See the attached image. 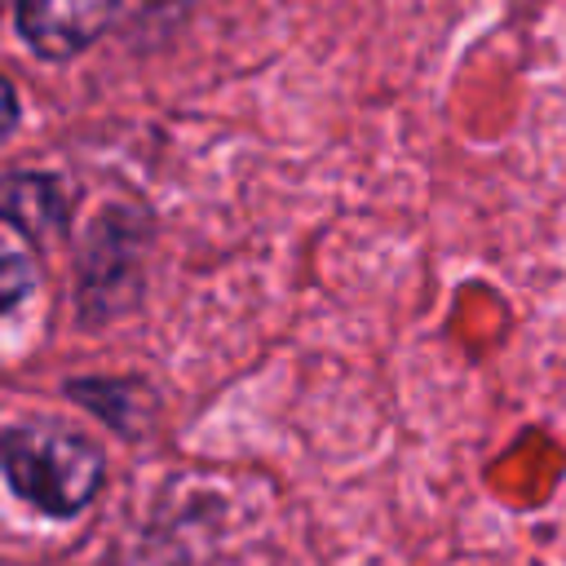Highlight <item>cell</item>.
Instances as JSON below:
<instances>
[{
  "label": "cell",
  "instance_id": "6da1fadb",
  "mask_svg": "<svg viewBox=\"0 0 566 566\" xmlns=\"http://www.w3.org/2000/svg\"><path fill=\"white\" fill-rule=\"evenodd\" d=\"M4 486L49 522L88 513L106 486V451L62 420H13L0 438Z\"/></svg>",
  "mask_w": 566,
  "mask_h": 566
},
{
  "label": "cell",
  "instance_id": "7a4b0ae2",
  "mask_svg": "<svg viewBox=\"0 0 566 566\" xmlns=\"http://www.w3.org/2000/svg\"><path fill=\"white\" fill-rule=\"evenodd\" d=\"M155 217L137 203H106L75 239V318L106 327L142 310Z\"/></svg>",
  "mask_w": 566,
  "mask_h": 566
},
{
  "label": "cell",
  "instance_id": "3957f363",
  "mask_svg": "<svg viewBox=\"0 0 566 566\" xmlns=\"http://www.w3.org/2000/svg\"><path fill=\"white\" fill-rule=\"evenodd\" d=\"M124 0H13V35L40 62L84 57L119 18Z\"/></svg>",
  "mask_w": 566,
  "mask_h": 566
},
{
  "label": "cell",
  "instance_id": "277c9868",
  "mask_svg": "<svg viewBox=\"0 0 566 566\" xmlns=\"http://www.w3.org/2000/svg\"><path fill=\"white\" fill-rule=\"evenodd\" d=\"M0 217L4 230H13L31 248H49L57 239H71L75 221V190L44 168H9L0 186Z\"/></svg>",
  "mask_w": 566,
  "mask_h": 566
},
{
  "label": "cell",
  "instance_id": "5b68a950",
  "mask_svg": "<svg viewBox=\"0 0 566 566\" xmlns=\"http://www.w3.org/2000/svg\"><path fill=\"white\" fill-rule=\"evenodd\" d=\"M62 394L124 442H137L159 416V394L146 376H71Z\"/></svg>",
  "mask_w": 566,
  "mask_h": 566
},
{
  "label": "cell",
  "instance_id": "8992f818",
  "mask_svg": "<svg viewBox=\"0 0 566 566\" xmlns=\"http://www.w3.org/2000/svg\"><path fill=\"white\" fill-rule=\"evenodd\" d=\"M31 243H22L13 230H9V243H4V256H0V314L13 318L22 310V301L35 292L40 274H35V256H27Z\"/></svg>",
  "mask_w": 566,
  "mask_h": 566
},
{
  "label": "cell",
  "instance_id": "52a82bcc",
  "mask_svg": "<svg viewBox=\"0 0 566 566\" xmlns=\"http://www.w3.org/2000/svg\"><path fill=\"white\" fill-rule=\"evenodd\" d=\"M4 102H9V119H4V133H13V128H18V84H13V80H4Z\"/></svg>",
  "mask_w": 566,
  "mask_h": 566
}]
</instances>
